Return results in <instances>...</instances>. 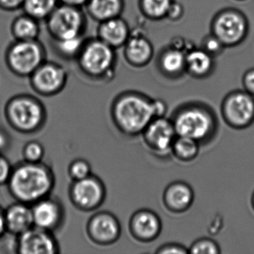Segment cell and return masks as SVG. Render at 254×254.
Returning a JSON list of instances; mask_svg holds the SVG:
<instances>
[{"label": "cell", "mask_w": 254, "mask_h": 254, "mask_svg": "<svg viewBox=\"0 0 254 254\" xmlns=\"http://www.w3.org/2000/svg\"><path fill=\"white\" fill-rule=\"evenodd\" d=\"M123 57L131 67L140 69L148 66L154 57V47L142 34L131 33L123 47Z\"/></svg>", "instance_id": "cell-14"}, {"label": "cell", "mask_w": 254, "mask_h": 254, "mask_svg": "<svg viewBox=\"0 0 254 254\" xmlns=\"http://www.w3.org/2000/svg\"><path fill=\"white\" fill-rule=\"evenodd\" d=\"M172 122L177 136L190 138L199 143L209 140L217 129L213 112L200 104L181 107L174 114Z\"/></svg>", "instance_id": "cell-4"}, {"label": "cell", "mask_w": 254, "mask_h": 254, "mask_svg": "<svg viewBox=\"0 0 254 254\" xmlns=\"http://www.w3.org/2000/svg\"><path fill=\"white\" fill-rule=\"evenodd\" d=\"M34 227L51 232L60 224L63 217L62 208L57 201L45 197L32 206Z\"/></svg>", "instance_id": "cell-16"}, {"label": "cell", "mask_w": 254, "mask_h": 254, "mask_svg": "<svg viewBox=\"0 0 254 254\" xmlns=\"http://www.w3.org/2000/svg\"><path fill=\"white\" fill-rule=\"evenodd\" d=\"M236 1H239V2H242V1H245V0H236Z\"/></svg>", "instance_id": "cell-42"}, {"label": "cell", "mask_w": 254, "mask_h": 254, "mask_svg": "<svg viewBox=\"0 0 254 254\" xmlns=\"http://www.w3.org/2000/svg\"><path fill=\"white\" fill-rule=\"evenodd\" d=\"M5 111L11 126L23 133L38 130L45 119L42 104L29 95H18L10 99Z\"/></svg>", "instance_id": "cell-7"}, {"label": "cell", "mask_w": 254, "mask_h": 254, "mask_svg": "<svg viewBox=\"0 0 254 254\" xmlns=\"http://www.w3.org/2000/svg\"><path fill=\"white\" fill-rule=\"evenodd\" d=\"M85 40V37L80 36L60 41L52 40V42L53 50L61 59L66 61H75Z\"/></svg>", "instance_id": "cell-27"}, {"label": "cell", "mask_w": 254, "mask_h": 254, "mask_svg": "<svg viewBox=\"0 0 254 254\" xmlns=\"http://www.w3.org/2000/svg\"><path fill=\"white\" fill-rule=\"evenodd\" d=\"M10 31L15 41L39 40L41 33V22L23 13L13 20Z\"/></svg>", "instance_id": "cell-24"}, {"label": "cell", "mask_w": 254, "mask_h": 254, "mask_svg": "<svg viewBox=\"0 0 254 254\" xmlns=\"http://www.w3.org/2000/svg\"><path fill=\"white\" fill-rule=\"evenodd\" d=\"M113 111L117 126L127 134L136 135L142 133L154 119L164 117L166 105L163 101L127 92L116 99Z\"/></svg>", "instance_id": "cell-1"}, {"label": "cell", "mask_w": 254, "mask_h": 254, "mask_svg": "<svg viewBox=\"0 0 254 254\" xmlns=\"http://www.w3.org/2000/svg\"><path fill=\"white\" fill-rule=\"evenodd\" d=\"M221 114L225 123L235 129H244L254 123V96L245 90L229 93L223 100Z\"/></svg>", "instance_id": "cell-9"}, {"label": "cell", "mask_w": 254, "mask_h": 254, "mask_svg": "<svg viewBox=\"0 0 254 254\" xmlns=\"http://www.w3.org/2000/svg\"><path fill=\"white\" fill-rule=\"evenodd\" d=\"M184 11L183 5L175 0L169 8L166 18L172 20V21H178L184 15Z\"/></svg>", "instance_id": "cell-37"}, {"label": "cell", "mask_w": 254, "mask_h": 254, "mask_svg": "<svg viewBox=\"0 0 254 254\" xmlns=\"http://www.w3.org/2000/svg\"><path fill=\"white\" fill-rule=\"evenodd\" d=\"M188 252L192 254H220V248L215 241L203 238L194 242Z\"/></svg>", "instance_id": "cell-29"}, {"label": "cell", "mask_w": 254, "mask_h": 254, "mask_svg": "<svg viewBox=\"0 0 254 254\" xmlns=\"http://www.w3.org/2000/svg\"><path fill=\"white\" fill-rule=\"evenodd\" d=\"M8 184L10 191L19 202L34 204L50 194L54 178L44 165L26 162L12 169Z\"/></svg>", "instance_id": "cell-2"}, {"label": "cell", "mask_w": 254, "mask_h": 254, "mask_svg": "<svg viewBox=\"0 0 254 254\" xmlns=\"http://www.w3.org/2000/svg\"><path fill=\"white\" fill-rule=\"evenodd\" d=\"M6 229L11 233L20 235L34 227L32 207L27 203H14L5 212Z\"/></svg>", "instance_id": "cell-22"}, {"label": "cell", "mask_w": 254, "mask_h": 254, "mask_svg": "<svg viewBox=\"0 0 254 254\" xmlns=\"http://www.w3.org/2000/svg\"><path fill=\"white\" fill-rule=\"evenodd\" d=\"M171 151L178 160L184 162L191 161L198 154L199 142L185 136H177Z\"/></svg>", "instance_id": "cell-28"}, {"label": "cell", "mask_w": 254, "mask_h": 254, "mask_svg": "<svg viewBox=\"0 0 254 254\" xmlns=\"http://www.w3.org/2000/svg\"><path fill=\"white\" fill-rule=\"evenodd\" d=\"M131 33L128 23L121 16L99 23L96 37L117 50L124 47Z\"/></svg>", "instance_id": "cell-15"}, {"label": "cell", "mask_w": 254, "mask_h": 254, "mask_svg": "<svg viewBox=\"0 0 254 254\" xmlns=\"http://www.w3.org/2000/svg\"><path fill=\"white\" fill-rule=\"evenodd\" d=\"M175 0H138V8L142 16L153 21H159L167 17Z\"/></svg>", "instance_id": "cell-25"}, {"label": "cell", "mask_w": 254, "mask_h": 254, "mask_svg": "<svg viewBox=\"0 0 254 254\" xmlns=\"http://www.w3.org/2000/svg\"><path fill=\"white\" fill-rule=\"evenodd\" d=\"M157 253L160 254H186L189 252L184 246L176 244H168L160 247Z\"/></svg>", "instance_id": "cell-35"}, {"label": "cell", "mask_w": 254, "mask_h": 254, "mask_svg": "<svg viewBox=\"0 0 254 254\" xmlns=\"http://www.w3.org/2000/svg\"><path fill=\"white\" fill-rule=\"evenodd\" d=\"M187 53L178 47H169L160 53L157 67L164 76L178 78L186 72Z\"/></svg>", "instance_id": "cell-19"}, {"label": "cell", "mask_w": 254, "mask_h": 254, "mask_svg": "<svg viewBox=\"0 0 254 254\" xmlns=\"http://www.w3.org/2000/svg\"><path fill=\"white\" fill-rule=\"evenodd\" d=\"M59 3L84 8L89 0H59Z\"/></svg>", "instance_id": "cell-38"}, {"label": "cell", "mask_w": 254, "mask_h": 254, "mask_svg": "<svg viewBox=\"0 0 254 254\" xmlns=\"http://www.w3.org/2000/svg\"><path fill=\"white\" fill-rule=\"evenodd\" d=\"M125 6V0H89L84 8L90 19L99 23L121 17Z\"/></svg>", "instance_id": "cell-21"}, {"label": "cell", "mask_w": 254, "mask_h": 254, "mask_svg": "<svg viewBox=\"0 0 254 254\" xmlns=\"http://www.w3.org/2000/svg\"><path fill=\"white\" fill-rule=\"evenodd\" d=\"M117 50L96 38H86L75 59L80 72L94 81L111 80L117 64Z\"/></svg>", "instance_id": "cell-3"}, {"label": "cell", "mask_w": 254, "mask_h": 254, "mask_svg": "<svg viewBox=\"0 0 254 254\" xmlns=\"http://www.w3.org/2000/svg\"><path fill=\"white\" fill-rule=\"evenodd\" d=\"M59 5V0H23L21 9L41 22L45 21Z\"/></svg>", "instance_id": "cell-26"}, {"label": "cell", "mask_w": 254, "mask_h": 254, "mask_svg": "<svg viewBox=\"0 0 254 254\" xmlns=\"http://www.w3.org/2000/svg\"><path fill=\"white\" fill-rule=\"evenodd\" d=\"M244 90L254 96V68L248 69L242 76Z\"/></svg>", "instance_id": "cell-34"}, {"label": "cell", "mask_w": 254, "mask_h": 254, "mask_svg": "<svg viewBox=\"0 0 254 254\" xmlns=\"http://www.w3.org/2000/svg\"><path fill=\"white\" fill-rule=\"evenodd\" d=\"M215 69V58L203 49H194L186 54V72L197 79L212 75Z\"/></svg>", "instance_id": "cell-23"}, {"label": "cell", "mask_w": 254, "mask_h": 254, "mask_svg": "<svg viewBox=\"0 0 254 254\" xmlns=\"http://www.w3.org/2000/svg\"><path fill=\"white\" fill-rule=\"evenodd\" d=\"M252 205H253V207H254V194H253Z\"/></svg>", "instance_id": "cell-41"}, {"label": "cell", "mask_w": 254, "mask_h": 254, "mask_svg": "<svg viewBox=\"0 0 254 254\" xmlns=\"http://www.w3.org/2000/svg\"><path fill=\"white\" fill-rule=\"evenodd\" d=\"M6 224H5V212L0 209V238L3 236L6 231Z\"/></svg>", "instance_id": "cell-40"}, {"label": "cell", "mask_w": 254, "mask_h": 254, "mask_svg": "<svg viewBox=\"0 0 254 254\" xmlns=\"http://www.w3.org/2000/svg\"><path fill=\"white\" fill-rule=\"evenodd\" d=\"M44 155V147L36 141L26 144L23 150L25 160L29 163H40Z\"/></svg>", "instance_id": "cell-31"}, {"label": "cell", "mask_w": 254, "mask_h": 254, "mask_svg": "<svg viewBox=\"0 0 254 254\" xmlns=\"http://www.w3.org/2000/svg\"><path fill=\"white\" fill-rule=\"evenodd\" d=\"M211 34L225 48L237 47L249 33V23L245 14L236 8H225L215 14L211 22Z\"/></svg>", "instance_id": "cell-8"}, {"label": "cell", "mask_w": 254, "mask_h": 254, "mask_svg": "<svg viewBox=\"0 0 254 254\" xmlns=\"http://www.w3.org/2000/svg\"><path fill=\"white\" fill-rule=\"evenodd\" d=\"M71 197L75 206L90 210L102 203L105 190L97 178L90 175L84 179L75 181L71 189Z\"/></svg>", "instance_id": "cell-12"}, {"label": "cell", "mask_w": 254, "mask_h": 254, "mask_svg": "<svg viewBox=\"0 0 254 254\" xmlns=\"http://www.w3.org/2000/svg\"><path fill=\"white\" fill-rule=\"evenodd\" d=\"M194 193L191 187L184 182H175L168 186L163 194L166 207L173 212H183L191 206Z\"/></svg>", "instance_id": "cell-20"}, {"label": "cell", "mask_w": 254, "mask_h": 254, "mask_svg": "<svg viewBox=\"0 0 254 254\" xmlns=\"http://www.w3.org/2000/svg\"><path fill=\"white\" fill-rule=\"evenodd\" d=\"M90 164L84 160H75L69 166V174L75 181L84 179L90 175Z\"/></svg>", "instance_id": "cell-32"}, {"label": "cell", "mask_w": 254, "mask_h": 254, "mask_svg": "<svg viewBox=\"0 0 254 254\" xmlns=\"http://www.w3.org/2000/svg\"><path fill=\"white\" fill-rule=\"evenodd\" d=\"M200 48L215 59L221 56L226 49L222 43L211 33L203 38Z\"/></svg>", "instance_id": "cell-30"}, {"label": "cell", "mask_w": 254, "mask_h": 254, "mask_svg": "<svg viewBox=\"0 0 254 254\" xmlns=\"http://www.w3.org/2000/svg\"><path fill=\"white\" fill-rule=\"evenodd\" d=\"M47 50L39 41H15L7 47L5 62L16 76L28 78L47 60Z\"/></svg>", "instance_id": "cell-5"}, {"label": "cell", "mask_w": 254, "mask_h": 254, "mask_svg": "<svg viewBox=\"0 0 254 254\" xmlns=\"http://www.w3.org/2000/svg\"><path fill=\"white\" fill-rule=\"evenodd\" d=\"M34 91L44 96L60 93L66 86L68 72L63 65L47 60L29 78Z\"/></svg>", "instance_id": "cell-10"}, {"label": "cell", "mask_w": 254, "mask_h": 254, "mask_svg": "<svg viewBox=\"0 0 254 254\" xmlns=\"http://www.w3.org/2000/svg\"><path fill=\"white\" fill-rule=\"evenodd\" d=\"M17 249L22 254H55L59 247L51 233L33 227L19 235Z\"/></svg>", "instance_id": "cell-13"}, {"label": "cell", "mask_w": 254, "mask_h": 254, "mask_svg": "<svg viewBox=\"0 0 254 254\" xmlns=\"http://www.w3.org/2000/svg\"><path fill=\"white\" fill-rule=\"evenodd\" d=\"M12 169L8 160L0 154V185L8 183Z\"/></svg>", "instance_id": "cell-33"}, {"label": "cell", "mask_w": 254, "mask_h": 254, "mask_svg": "<svg viewBox=\"0 0 254 254\" xmlns=\"http://www.w3.org/2000/svg\"><path fill=\"white\" fill-rule=\"evenodd\" d=\"M142 133L146 145L153 151L159 154L170 151L177 137L172 120L164 117L154 119Z\"/></svg>", "instance_id": "cell-11"}, {"label": "cell", "mask_w": 254, "mask_h": 254, "mask_svg": "<svg viewBox=\"0 0 254 254\" xmlns=\"http://www.w3.org/2000/svg\"><path fill=\"white\" fill-rule=\"evenodd\" d=\"M23 0H0V10L6 12H14L21 9Z\"/></svg>", "instance_id": "cell-36"}, {"label": "cell", "mask_w": 254, "mask_h": 254, "mask_svg": "<svg viewBox=\"0 0 254 254\" xmlns=\"http://www.w3.org/2000/svg\"><path fill=\"white\" fill-rule=\"evenodd\" d=\"M130 228L135 237L142 242H150L160 235L162 224L154 212L144 209L136 212L132 217Z\"/></svg>", "instance_id": "cell-18"}, {"label": "cell", "mask_w": 254, "mask_h": 254, "mask_svg": "<svg viewBox=\"0 0 254 254\" xmlns=\"http://www.w3.org/2000/svg\"><path fill=\"white\" fill-rule=\"evenodd\" d=\"M9 143L8 135L3 130L0 129V153L3 151L8 147Z\"/></svg>", "instance_id": "cell-39"}, {"label": "cell", "mask_w": 254, "mask_h": 254, "mask_svg": "<svg viewBox=\"0 0 254 254\" xmlns=\"http://www.w3.org/2000/svg\"><path fill=\"white\" fill-rule=\"evenodd\" d=\"M88 230L93 240L102 244L115 242L120 233L117 218L107 212L93 216L89 223Z\"/></svg>", "instance_id": "cell-17"}, {"label": "cell", "mask_w": 254, "mask_h": 254, "mask_svg": "<svg viewBox=\"0 0 254 254\" xmlns=\"http://www.w3.org/2000/svg\"><path fill=\"white\" fill-rule=\"evenodd\" d=\"M45 23L52 40L70 39L84 36L87 29V14L82 8L59 3Z\"/></svg>", "instance_id": "cell-6"}]
</instances>
